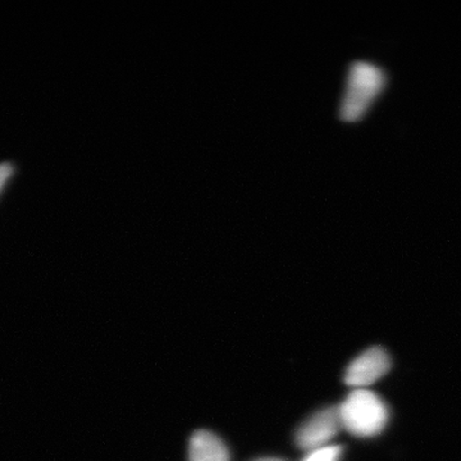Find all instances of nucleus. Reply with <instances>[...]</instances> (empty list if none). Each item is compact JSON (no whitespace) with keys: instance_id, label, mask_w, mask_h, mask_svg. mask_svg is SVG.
<instances>
[{"instance_id":"nucleus-1","label":"nucleus","mask_w":461,"mask_h":461,"mask_svg":"<svg viewBox=\"0 0 461 461\" xmlns=\"http://www.w3.org/2000/svg\"><path fill=\"white\" fill-rule=\"evenodd\" d=\"M387 85V74L375 63L355 60L348 66L345 89L339 104V118L357 122L366 114Z\"/></svg>"},{"instance_id":"nucleus-2","label":"nucleus","mask_w":461,"mask_h":461,"mask_svg":"<svg viewBox=\"0 0 461 461\" xmlns=\"http://www.w3.org/2000/svg\"><path fill=\"white\" fill-rule=\"evenodd\" d=\"M342 427L359 437L378 435L388 423V409L375 393L355 390L339 408Z\"/></svg>"},{"instance_id":"nucleus-3","label":"nucleus","mask_w":461,"mask_h":461,"mask_svg":"<svg viewBox=\"0 0 461 461\" xmlns=\"http://www.w3.org/2000/svg\"><path fill=\"white\" fill-rule=\"evenodd\" d=\"M391 369V359L382 348H372L364 351L348 366L345 382L351 387L363 390V387L375 384L384 377Z\"/></svg>"},{"instance_id":"nucleus-4","label":"nucleus","mask_w":461,"mask_h":461,"mask_svg":"<svg viewBox=\"0 0 461 461\" xmlns=\"http://www.w3.org/2000/svg\"><path fill=\"white\" fill-rule=\"evenodd\" d=\"M341 426L339 409L317 412L297 432V445L305 450H318L338 435Z\"/></svg>"},{"instance_id":"nucleus-5","label":"nucleus","mask_w":461,"mask_h":461,"mask_svg":"<svg viewBox=\"0 0 461 461\" xmlns=\"http://www.w3.org/2000/svg\"><path fill=\"white\" fill-rule=\"evenodd\" d=\"M190 461H229V451L213 433L200 430L190 441Z\"/></svg>"},{"instance_id":"nucleus-6","label":"nucleus","mask_w":461,"mask_h":461,"mask_svg":"<svg viewBox=\"0 0 461 461\" xmlns=\"http://www.w3.org/2000/svg\"><path fill=\"white\" fill-rule=\"evenodd\" d=\"M341 451V447H339V446L321 447L309 455L305 461H338Z\"/></svg>"},{"instance_id":"nucleus-7","label":"nucleus","mask_w":461,"mask_h":461,"mask_svg":"<svg viewBox=\"0 0 461 461\" xmlns=\"http://www.w3.org/2000/svg\"><path fill=\"white\" fill-rule=\"evenodd\" d=\"M11 165H8V163H3V165H0V190L3 189V186H5V184L8 181V178L11 177Z\"/></svg>"},{"instance_id":"nucleus-8","label":"nucleus","mask_w":461,"mask_h":461,"mask_svg":"<svg viewBox=\"0 0 461 461\" xmlns=\"http://www.w3.org/2000/svg\"><path fill=\"white\" fill-rule=\"evenodd\" d=\"M258 461H281L277 459H263V460H258Z\"/></svg>"}]
</instances>
